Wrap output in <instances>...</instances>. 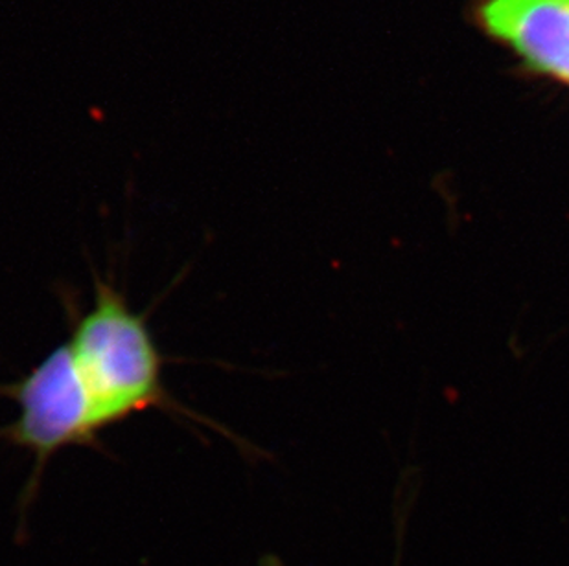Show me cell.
<instances>
[{"instance_id": "1", "label": "cell", "mask_w": 569, "mask_h": 566, "mask_svg": "<svg viewBox=\"0 0 569 566\" xmlns=\"http://www.w3.org/2000/svg\"><path fill=\"white\" fill-rule=\"evenodd\" d=\"M92 279L94 296L89 310L81 311L72 296L61 300L70 324L67 344L91 401L98 431L103 433L148 411L183 416L223 431L218 423L181 405L168 391L162 368L170 358L157 346L148 315L131 310L124 291L113 282L98 273H92Z\"/></svg>"}, {"instance_id": "2", "label": "cell", "mask_w": 569, "mask_h": 566, "mask_svg": "<svg viewBox=\"0 0 569 566\" xmlns=\"http://www.w3.org/2000/svg\"><path fill=\"white\" fill-rule=\"evenodd\" d=\"M0 396L19 406L16 422L0 427V439L32 454L27 497L38 492L56 454L72 447L103 451L102 433L67 342L52 347L28 374L0 385Z\"/></svg>"}, {"instance_id": "3", "label": "cell", "mask_w": 569, "mask_h": 566, "mask_svg": "<svg viewBox=\"0 0 569 566\" xmlns=\"http://www.w3.org/2000/svg\"><path fill=\"white\" fill-rule=\"evenodd\" d=\"M479 19L532 69L569 85V0H483Z\"/></svg>"}]
</instances>
